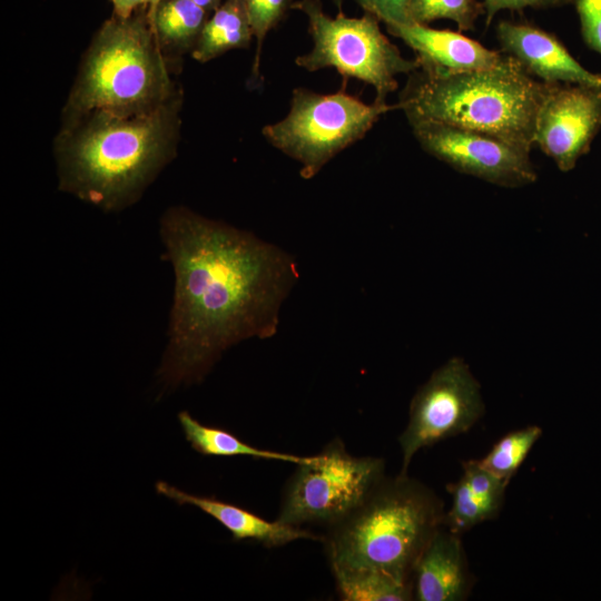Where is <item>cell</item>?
<instances>
[{
	"label": "cell",
	"mask_w": 601,
	"mask_h": 601,
	"mask_svg": "<svg viewBox=\"0 0 601 601\" xmlns=\"http://www.w3.org/2000/svg\"><path fill=\"white\" fill-rule=\"evenodd\" d=\"M254 39L245 0H224L208 17L190 56L211 61L234 49H248Z\"/></svg>",
	"instance_id": "e0dca14e"
},
{
	"label": "cell",
	"mask_w": 601,
	"mask_h": 601,
	"mask_svg": "<svg viewBox=\"0 0 601 601\" xmlns=\"http://www.w3.org/2000/svg\"><path fill=\"white\" fill-rule=\"evenodd\" d=\"M160 237L175 288L158 376L175 388L201 382L231 346L273 337L299 269L285 249L185 206L162 214Z\"/></svg>",
	"instance_id": "6da1fadb"
},
{
	"label": "cell",
	"mask_w": 601,
	"mask_h": 601,
	"mask_svg": "<svg viewBox=\"0 0 601 601\" xmlns=\"http://www.w3.org/2000/svg\"><path fill=\"white\" fill-rule=\"evenodd\" d=\"M601 127V88L553 83L536 117L534 144L560 170L573 169Z\"/></svg>",
	"instance_id": "8fae6325"
},
{
	"label": "cell",
	"mask_w": 601,
	"mask_h": 601,
	"mask_svg": "<svg viewBox=\"0 0 601 601\" xmlns=\"http://www.w3.org/2000/svg\"><path fill=\"white\" fill-rule=\"evenodd\" d=\"M364 12L378 18L385 26L410 23L408 0H354Z\"/></svg>",
	"instance_id": "484cf974"
},
{
	"label": "cell",
	"mask_w": 601,
	"mask_h": 601,
	"mask_svg": "<svg viewBox=\"0 0 601 601\" xmlns=\"http://www.w3.org/2000/svg\"><path fill=\"white\" fill-rule=\"evenodd\" d=\"M484 11L476 0H408L410 22L428 24L437 19H451L460 31L471 30Z\"/></svg>",
	"instance_id": "44dd1931"
},
{
	"label": "cell",
	"mask_w": 601,
	"mask_h": 601,
	"mask_svg": "<svg viewBox=\"0 0 601 601\" xmlns=\"http://www.w3.org/2000/svg\"><path fill=\"white\" fill-rule=\"evenodd\" d=\"M566 3H573V0H484L483 8L486 14V26H489L495 13L503 9L546 8Z\"/></svg>",
	"instance_id": "4316f807"
},
{
	"label": "cell",
	"mask_w": 601,
	"mask_h": 601,
	"mask_svg": "<svg viewBox=\"0 0 601 601\" xmlns=\"http://www.w3.org/2000/svg\"><path fill=\"white\" fill-rule=\"evenodd\" d=\"M337 591L345 601H407L414 599L413 581L372 569L334 571Z\"/></svg>",
	"instance_id": "d6986e66"
},
{
	"label": "cell",
	"mask_w": 601,
	"mask_h": 601,
	"mask_svg": "<svg viewBox=\"0 0 601 601\" xmlns=\"http://www.w3.org/2000/svg\"><path fill=\"white\" fill-rule=\"evenodd\" d=\"M158 494L173 500L179 505H193L215 519L228 530L236 542L254 541L266 548H276L296 540H322L323 538L300 526H293L264 518L214 496H203L185 492L165 481L155 485Z\"/></svg>",
	"instance_id": "9a60e30c"
},
{
	"label": "cell",
	"mask_w": 601,
	"mask_h": 601,
	"mask_svg": "<svg viewBox=\"0 0 601 601\" xmlns=\"http://www.w3.org/2000/svg\"><path fill=\"white\" fill-rule=\"evenodd\" d=\"M161 0H147V11H148V17L150 18L156 9V7L158 6V3L160 2Z\"/></svg>",
	"instance_id": "f546056e"
},
{
	"label": "cell",
	"mask_w": 601,
	"mask_h": 601,
	"mask_svg": "<svg viewBox=\"0 0 601 601\" xmlns=\"http://www.w3.org/2000/svg\"><path fill=\"white\" fill-rule=\"evenodd\" d=\"M292 9L304 13L313 40L312 50L295 58L297 67L311 72L334 68L345 79L364 81L374 87L375 102H386L387 95L397 89V75L420 67L416 59L402 56L372 13L352 18L339 10L333 18L321 0L294 1Z\"/></svg>",
	"instance_id": "52a82bcc"
},
{
	"label": "cell",
	"mask_w": 601,
	"mask_h": 601,
	"mask_svg": "<svg viewBox=\"0 0 601 601\" xmlns=\"http://www.w3.org/2000/svg\"><path fill=\"white\" fill-rule=\"evenodd\" d=\"M397 106L408 121H435L489 134L528 151L553 83L534 79L512 56L491 69L407 75Z\"/></svg>",
	"instance_id": "3957f363"
},
{
	"label": "cell",
	"mask_w": 601,
	"mask_h": 601,
	"mask_svg": "<svg viewBox=\"0 0 601 601\" xmlns=\"http://www.w3.org/2000/svg\"><path fill=\"white\" fill-rule=\"evenodd\" d=\"M462 466L463 477L490 519L496 516L509 483L483 467L479 461L463 462Z\"/></svg>",
	"instance_id": "cb8c5ba5"
},
{
	"label": "cell",
	"mask_w": 601,
	"mask_h": 601,
	"mask_svg": "<svg viewBox=\"0 0 601 601\" xmlns=\"http://www.w3.org/2000/svg\"><path fill=\"white\" fill-rule=\"evenodd\" d=\"M449 492L452 495V505L444 513L442 522L446 529L461 535L474 525L490 520L463 476L456 483L449 485Z\"/></svg>",
	"instance_id": "603a6c76"
},
{
	"label": "cell",
	"mask_w": 601,
	"mask_h": 601,
	"mask_svg": "<svg viewBox=\"0 0 601 601\" xmlns=\"http://www.w3.org/2000/svg\"><path fill=\"white\" fill-rule=\"evenodd\" d=\"M480 385L467 365L459 357L439 367L417 390L411 406L408 423L398 437L402 470L424 447L469 431L483 415Z\"/></svg>",
	"instance_id": "9c48e42d"
},
{
	"label": "cell",
	"mask_w": 601,
	"mask_h": 601,
	"mask_svg": "<svg viewBox=\"0 0 601 601\" xmlns=\"http://www.w3.org/2000/svg\"><path fill=\"white\" fill-rule=\"evenodd\" d=\"M397 104H365L343 86L333 93L294 88L287 115L263 127L264 138L300 164L304 179L316 176L337 154L364 138Z\"/></svg>",
	"instance_id": "8992f818"
},
{
	"label": "cell",
	"mask_w": 601,
	"mask_h": 601,
	"mask_svg": "<svg viewBox=\"0 0 601 601\" xmlns=\"http://www.w3.org/2000/svg\"><path fill=\"white\" fill-rule=\"evenodd\" d=\"M436 494L407 474L386 476L323 538L332 571L372 569L413 581L414 565L442 525Z\"/></svg>",
	"instance_id": "5b68a950"
},
{
	"label": "cell",
	"mask_w": 601,
	"mask_h": 601,
	"mask_svg": "<svg viewBox=\"0 0 601 601\" xmlns=\"http://www.w3.org/2000/svg\"><path fill=\"white\" fill-rule=\"evenodd\" d=\"M412 580L415 600H464L470 578L460 534L441 525L420 554Z\"/></svg>",
	"instance_id": "5bb4252c"
},
{
	"label": "cell",
	"mask_w": 601,
	"mask_h": 601,
	"mask_svg": "<svg viewBox=\"0 0 601 601\" xmlns=\"http://www.w3.org/2000/svg\"><path fill=\"white\" fill-rule=\"evenodd\" d=\"M209 12L194 0H161L149 18L158 46L170 66L180 70L191 53Z\"/></svg>",
	"instance_id": "2e32d148"
},
{
	"label": "cell",
	"mask_w": 601,
	"mask_h": 601,
	"mask_svg": "<svg viewBox=\"0 0 601 601\" xmlns=\"http://www.w3.org/2000/svg\"><path fill=\"white\" fill-rule=\"evenodd\" d=\"M541 435L542 428L538 425L510 432L501 437L479 462L509 483Z\"/></svg>",
	"instance_id": "ffe728a7"
},
{
	"label": "cell",
	"mask_w": 601,
	"mask_h": 601,
	"mask_svg": "<svg viewBox=\"0 0 601 601\" xmlns=\"http://www.w3.org/2000/svg\"><path fill=\"white\" fill-rule=\"evenodd\" d=\"M112 4V13L127 18L142 7H147V0H109Z\"/></svg>",
	"instance_id": "83f0119b"
},
{
	"label": "cell",
	"mask_w": 601,
	"mask_h": 601,
	"mask_svg": "<svg viewBox=\"0 0 601 601\" xmlns=\"http://www.w3.org/2000/svg\"><path fill=\"white\" fill-rule=\"evenodd\" d=\"M496 36L502 51L548 83L601 88V73L587 70L553 35L526 23L501 21Z\"/></svg>",
	"instance_id": "7c38bea8"
},
{
	"label": "cell",
	"mask_w": 601,
	"mask_h": 601,
	"mask_svg": "<svg viewBox=\"0 0 601 601\" xmlns=\"http://www.w3.org/2000/svg\"><path fill=\"white\" fill-rule=\"evenodd\" d=\"M183 105L181 88L149 112L91 111L61 121L53 141L58 189L106 213L137 203L177 155Z\"/></svg>",
	"instance_id": "7a4b0ae2"
},
{
	"label": "cell",
	"mask_w": 601,
	"mask_h": 601,
	"mask_svg": "<svg viewBox=\"0 0 601 601\" xmlns=\"http://www.w3.org/2000/svg\"><path fill=\"white\" fill-rule=\"evenodd\" d=\"M173 73L147 7L127 18L112 13L83 53L61 121L91 111L129 116L155 110L181 89Z\"/></svg>",
	"instance_id": "277c9868"
},
{
	"label": "cell",
	"mask_w": 601,
	"mask_h": 601,
	"mask_svg": "<svg viewBox=\"0 0 601 601\" xmlns=\"http://www.w3.org/2000/svg\"><path fill=\"white\" fill-rule=\"evenodd\" d=\"M197 4L211 13L224 0H194Z\"/></svg>",
	"instance_id": "f1b7e54d"
},
{
	"label": "cell",
	"mask_w": 601,
	"mask_h": 601,
	"mask_svg": "<svg viewBox=\"0 0 601 601\" xmlns=\"http://www.w3.org/2000/svg\"><path fill=\"white\" fill-rule=\"evenodd\" d=\"M178 421L190 446L205 456H249L296 465L306 463L313 457L255 447L226 430L200 423L187 411L178 414Z\"/></svg>",
	"instance_id": "ac0fdd59"
},
{
	"label": "cell",
	"mask_w": 601,
	"mask_h": 601,
	"mask_svg": "<svg viewBox=\"0 0 601 601\" xmlns=\"http://www.w3.org/2000/svg\"><path fill=\"white\" fill-rule=\"evenodd\" d=\"M293 0H245L256 40L249 83L255 87L260 77V56L268 32L275 29L292 9Z\"/></svg>",
	"instance_id": "7402d4cb"
},
{
	"label": "cell",
	"mask_w": 601,
	"mask_h": 601,
	"mask_svg": "<svg viewBox=\"0 0 601 601\" xmlns=\"http://www.w3.org/2000/svg\"><path fill=\"white\" fill-rule=\"evenodd\" d=\"M384 461L354 456L339 439L329 442L312 460L297 464L283 493L277 520L300 526L328 528L356 510L385 477Z\"/></svg>",
	"instance_id": "ba28073f"
},
{
	"label": "cell",
	"mask_w": 601,
	"mask_h": 601,
	"mask_svg": "<svg viewBox=\"0 0 601 601\" xmlns=\"http://www.w3.org/2000/svg\"><path fill=\"white\" fill-rule=\"evenodd\" d=\"M410 125L424 151L461 173L504 187L536 180L530 151L501 138L435 121Z\"/></svg>",
	"instance_id": "30bf717a"
},
{
	"label": "cell",
	"mask_w": 601,
	"mask_h": 601,
	"mask_svg": "<svg viewBox=\"0 0 601 601\" xmlns=\"http://www.w3.org/2000/svg\"><path fill=\"white\" fill-rule=\"evenodd\" d=\"M416 55L418 68L440 75L485 70L501 65L506 55L452 30L430 28L420 23L385 26Z\"/></svg>",
	"instance_id": "4fadbf2b"
},
{
	"label": "cell",
	"mask_w": 601,
	"mask_h": 601,
	"mask_svg": "<svg viewBox=\"0 0 601 601\" xmlns=\"http://www.w3.org/2000/svg\"><path fill=\"white\" fill-rule=\"evenodd\" d=\"M585 45L601 55V0H573Z\"/></svg>",
	"instance_id": "d4e9b609"
}]
</instances>
